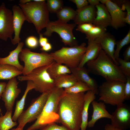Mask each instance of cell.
Returning <instances> with one entry per match:
<instances>
[{
    "mask_svg": "<svg viewBox=\"0 0 130 130\" xmlns=\"http://www.w3.org/2000/svg\"><path fill=\"white\" fill-rule=\"evenodd\" d=\"M84 92H64L59 103L58 122L69 130H80L84 106Z\"/></svg>",
    "mask_w": 130,
    "mask_h": 130,
    "instance_id": "1",
    "label": "cell"
},
{
    "mask_svg": "<svg viewBox=\"0 0 130 130\" xmlns=\"http://www.w3.org/2000/svg\"><path fill=\"white\" fill-rule=\"evenodd\" d=\"M88 71L104 77L107 81H118L125 83L126 77L118 65H116L102 49L95 59L86 63Z\"/></svg>",
    "mask_w": 130,
    "mask_h": 130,
    "instance_id": "2",
    "label": "cell"
},
{
    "mask_svg": "<svg viewBox=\"0 0 130 130\" xmlns=\"http://www.w3.org/2000/svg\"><path fill=\"white\" fill-rule=\"evenodd\" d=\"M64 92L63 89L56 87L51 90L41 113L35 122L26 130L41 129L50 123L57 122L59 103Z\"/></svg>",
    "mask_w": 130,
    "mask_h": 130,
    "instance_id": "3",
    "label": "cell"
},
{
    "mask_svg": "<svg viewBox=\"0 0 130 130\" xmlns=\"http://www.w3.org/2000/svg\"><path fill=\"white\" fill-rule=\"evenodd\" d=\"M32 1L25 4L19 3V5L25 16L26 21L34 25L39 34L50 21L49 12L45 0Z\"/></svg>",
    "mask_w": 130,
    "mask_h": 130,
    "instance_id": "4",
    "label": "cell"
},
{
    "mask_svg": "<svg viewBox=\"0 0 130 130\" xmlns=\"http://www.w3.org/2000/svg\"><path fill=\"white\" fill-rule=\"evenodd\" d=\"M125 83L118 81H107L98 86V101L113 106L119 105L125 100Z\"/></svg>",
    "mask_w": 130,
    "mask_h": 130,
    "instance_id": "5",
    "label": "cell"
},
{
    "mask_svg": "<svg viewBox=\"0 0 130 130\" xmlns=\"http://www.w3.org/2000/svg\"><path fill=\"white\" fill-rule=\"evenodd\" d=\"M86 44L83 43L80 45L72 47H63L50 53L54 60L64 64L69 68L78 67L85 53Z\"/></svg>",
    "mask_w": 130,
    "mask_h": 130,
    "instance_id": "6",
    "label": "cell"
},
{
    "mask_svg": "<svg viewBox=\"0 0 130 130\" xmlns=\"http://www.w3.org/2000/svg\"><path fill=\"white\" fill-rule=\"evenodd\" d=\"M50 65L36 68L26 75L18 76L17 78L21 81H32L34 89L42 93L49 92L55 87L54 80L47 71Z\"/></svg>",
    "mask_w": 130,
    "mask_h": 130,
    "instance_id": "7",
    "label": "cell"
},
{
    "mask_svg": "<svg viewBox=\"0 0 130 130\" xmlns=\"http://www.w3.org/2000/svg\"><path fill=\"white\" fill-rule=\"evenodd\" d=\"M19 58L24 63L22 71L23 75H27L36 68L50 65L54 61L50 53L33 52L27 48L22 49Z\"/></svg>",
    "mask_w": 130,
    "mask_h": 130,
    "instance_id": "8",
    "label": "cell"
},
{
    "mask_svg": "<svg viewBox=\"0 0 130 130\" xmlns=\"http://www.w3.org/2000/svg\"><path fill=\"white\" fill-rule=\"evenodd\" d=\"M76 26L74 23L69 24L58 20L55 21H50L43 34L49 37L53 32H56L59 35L65 45L73 47L78 45L73 33V30Z\"/></svg>",
    "mask_w": 130,
    "mask_h": 130,
    "instance_id": "9",
    "label": "cell"
},
{
    "mask_svg": "<svg viewBox=\"0 0 130 130\" xmlns=\"http://www.w3.org/2000/svg\"><path fill=\"white\" fill-rule=\"evenodd\" d=\"M50 91L42 93L32 100L27 109L23 111L18 118L17 127L23 128L27 123L32 122L38 118L43 110Z\"/></svg>",
    "mask_w": 130,
    "mask_h": 130,
    "instance_id": "10",
    "label": "cell"
},
{
    "mask_svg": "<svg viewBox=\"0 0 130 130\" xmlns=\"http://www.w3.org/2000/svg\"><path fill=\"white\" fill-rule=\"evenodd\" d=\"M14 33L13 13L3 3L0 6V39L5 41L9 38L11 40Z\"/></svg>",
    "mask_w": 130,
    "mask_h": 130,
    "instance_id": "11",
    "label": "cell"
},
{
    "mask_svg": "<svg viewBox=\"0 0 130 130\" xmlns=\"http://www.w3.org/2000/svg\"><path fill=\"white\" fill-rule=\"evenodd\" d=\"M111 115V124L121 130H126L130 127V111L128 107L123 103L117 106Z\"/></svg>",
    "mask_w": 130,
    "mask_h": 130,
    "instance_id": "12",
    "label": "cell"
},
{
    "mask_svg": "<svg viewBox=\"0 0 130 130\" xmlns=\"http://www.w3.org/2000/svg\"><path fill=\"white\" fill-rule=\"evenodd\" d=\"M19 83L14 77L9 79L6 84L1 98L7 111H12L15 100L21 92V89L18 87Z\"/></svg>",
    "mask_w": 130,
    "mask_h": 130,
    "instance_id": "13",
    "label": "cell"
},
{
    "mask_svg": "<svg viewBox=\"0 0 130 130\" xmlns=\"http://www.w3.org/2000/svg\"><path fill=\"white\" fill-rule=\"evenodd\" d=\"M111 18V26L115 29L123 27L126 23L124 21L126 16V12H124L111 0H107L105 4Z\"/></svg>",
    "mask_w": 130,
    "mask_h": 130,
    "instance_id": "14",
    "label": "cell"
},
{
    "mask_svg": "<svg viewBox=\"0 0 130 130\" xmlns=\"http://www.w3.org/2000/svg\"><path fill=\"white\" fill-rule=\"evenodd\" d=\"M12 10L14 35V38L11 40L12 43L15 45L20 42V34L22 25L26 20V19L19 6L14 5L12 7Z\"/></svg>",
    "mask_w": 130,
    "mask_h": 130,
    "instance_id": "15",
    "label": "cell"
},
{
    "mask_svg": "<svg viewBox=\"0 0 130 130\" xmlns=\"http://www.w3.org/2000/svg\"><path fill=\"white\" fill-rule=\"evenodd\" d=\"M95 40L100 45L102 49L110 58L114 63L118 65L114 56L115 47L116 42L115 36L110 33L106 32Z\"/></svg>",
    "mask_w": 130,
    "mask_h": 130,
    "instance_id": "16",
    "label": "cell"
},
{
    "mask_svg": "<svg viewBox=\"0 0 130 130\" xmlns=\"http://www.w3.org/2000/svg\"><path fill=\"white\" fill-rule=\"evenodd\" d=\"M71 73L74 75L78 80L87 84L95 95L98 94V86L96 80L89 75L88 70L84 67H78L70 68Z\"/></svg>",
    "mask_w": 130,
    "mask_h": 130,
    "instance_id": "17",
    "label": "cell"
},
{
    "mask_svg": "<svg viewBox=\"0 0 130 130\" xmlns=\"http://www.w3.org/2000/svg\"><path fill=\"white\" fill-rule=\"evenodd\" d=\"M91 104L93 109V112L91 120L88 122L87 127H93L96 122L100 118H106L111 119V114L107 110L105 103L102 102H98L94 100Z\"/></svg>",
    "mask_w": 130,
    "mask_h": 130,
    "instance_id": "18",
    "label": "cell"
},
{
    "mask_svg": "<svg viewBox=\"0 0 130 130\" xmlns=\"http://www.w3.org/2000/svg\"><path fill=\"white\" fill-rule=\"evenodd\" d=\"M76 11L77 13L74 20V23L76 25L84 23H92L96 15L95 6L89 4Z\"/></svg>",
    "mask_w": 130,
    "mask_h": 130,
    "instance_id": "19",
    "label": "cell"
},
{
    "mask_svg": "<svg viewBox=\"0 0 130 130\" xmlns=\"http://www.w3.org/2000/svg\"><path fill=\"white\" fill-rule=\"evenodd\" d=\"M96 15L92 24L95 26L104 28L111 26L110 14L105 5L100 3L95 6Z\"/></svg>",
    "mask_w": 130,
    "mask_h": 130,
    "instance_id": "20",
    "label": "cell"
},
{
    "mask_svg": "<svg viewBox=\"0 0 130 130\" xmlns=\"http://www.w3.org/2000/svg\"><path fill=\"white\" fill-rule=\"evenodd\" d=\"M102 49L99 44L96 40L88 41L86 50L78 67H84L88 61L96 59Z\"/></svg>",
    "mask_w": 130,
    "mask_h": 130,
    "instance_id": "21",
    "label": "cell"
},
{
    "mask_svg": "<svg viewBox=\"0 0 130 130\" xmlns=\"http://www.w3.org/2000/svg\"><path fill=\"white\" fill-rule=\"evenodd\" d=\"M24 43L20 42L16 48L9 52V55L4 58H0V64H6L14 66L22 71L24 66L21 65L18 60L19 56L22 51Z\"/></svg>",
    "mask_w": 130,
    "mask_h": 130,
    "instance_id": "22",
    "label": "cell"
},
{
    "mask_svg": "<svg viewBox=\"0 0 130 130\" xmlns=\"http://www.w3.org/2000/svg\"><path fill=\"white\" fill-rule=\"evenodd\" d=\"M96 98V95L91 90L87 91L84 95V102L82 114L80 130H86L88 123V111L90 105Z\"/></svg>",
    "mask_w": 130,
    "mask_h": 130,
    "instance_id": "23",
    "label": "cell"
},
{
    "mask_svg": "<svg viewBox=\"0 0 130 130\" xmlns=\"http://www.w3.org/2000/svg\"><path fill=\"white\" fill-rule=\"evenodd\" d=\"M34 85L32 81L31 80L27 81V87L23 95L21 98L17 101L16 103L15 111L12 117L13 121H16L23 111L27 94L30 91L34 89Z\"/></svg>",
    "mask_w": 130,
    "mask_h": 130,
    "instance_id": "24",
    "label": "cell"
},
{
    "mask_svg": "<svg viewBox=\"0 0 130 130\" xmlns=\"http://www.w3.org/2000/svg\"><path fill=\"white\" fill-rule=\"evenodd\" d=\"M47 71L51 77L54 80L62 75L71 73L69 68L54 61L50 65Z\"/></svg>",
    "mask_w": 130,
    "mask_h": 130,
    "instance_id": "25",
    "label": "cell"
},
{
    "mask_svg": "<svg viewBox=\"0 0 130 130\" xmlns=\"http://www.w3.org/2000/svg\"><path fill=\"white\" fill-rule=\"evenodd\" d=\"M78 81L76 77L72 73L62 75L54 80L55 87L63 89L72 86Z\"/></svg>",
    "mask_w": 130,
    "mask_h": 130,
    "instance_id": "26",
    "label": "cell"
},
{
    "mask_svg": "<svg viewBox=\"0 0 130 130\" xmlns=\"http://www.w3.org/2000/svg\"><path fill=\"white\" fill-rule=\"evenodd\" d=\"M22 74V71L14 66L0 64V79L9 80Z\"/></svg>",
    "mask_w": 130,
    "mask_h": 130,
    "instance_id": "27",
    "label": "cell"
},
{
    "mask_svg": "<svg viewBox=\"0 0 130 130\" xmlns=\"http://www.w3.org/2000/svg\"><path fill=\"white\" fill-rule=\"evenodd\" d=\"M77 13L76 11L68 6H63L56 13L58 20L66 23L71 20H74Z\"/></svg>",
    "mask_w": 130,
    "mask_h": 130,
    "instance_id": "28",
    "label": "cell"
},
{
    "mask_svg": "<svg viewBox=\"0 0 130 130\" xmlns=\"http://www.w3.org/2000/svg\"><path fill=\"white\" fill-rule=\"evenodd\" d=\"M12 112L7 111L4 115L0 116V130H9L17 125L16 121L12 119Z\"/></svg>",
    "mask_w": 130,
    "mask_h": 130,
    "instance_id": "29",
    "label": "cell"
},
{
    "mask_svg": "<svg viewBox=\"0 0 130 130\" xmlns=\"http://www.w3.org/2000/svg\"><path fill=\"white\" fill-rule=\"evenodd\" d=\"M64 90L66 93H76L84 92L91 90V89L86 83L79 80L73 86L69 88H65Z\"/></svg>",
    "mask_w": 130,
    "mask_h": 130,
    "instance_id": "30",
    "label": "cell"
},
{
    "mask_svg": "<svg viewBox=\"0 0 130 130\" xmlns=\"http://www.w3.org/2000/svg\"><path fill=\"white\" fill-rule=\"evenodd\" d=\"M106 28L95 26L86 34V38L88 41L95 40L106 32Z\"/></svg>",
    "mask_w": 130,
    "mask_h": 130,
    "instance_id": "31",
    "label": "cell"
},
{
    "mask_svg": "<svg viewBox=\"0 0 130 130\" xmlns=\"http://www.w3.org/2000/svg\"><path fill=\"white\" fill-rule=\"evenodd\" d=\"M130 42V29L125 36L122 39L116 41V48L115 51L114 57L116 59L119 58V53L122 48L128 44Z\"/></svg>",
    "mask_w": 130,
    "mask_h": 130,
    "instance_id": "32",
    "label": "cell"
},
{
    "mask_svg": "<svg viewBox=\"0 0 130 130\" xmlns=\"http://www.w3.org/2000/svg\"><path fill=\"white\" fill-rule=\"evenodd\" d=\"M49 12L56 13L63 7V1L61 0H48L46 3Z\"/></svg>",
    "mask_w": 130,
    "mask_h": 130,
    "instance_id": "33",
    "label": "cell"
},
{
    "mask_svg": "<svg viewBox=\"0 0 130 130\" xmlns=\"http://www.w3.org/2000/svg\"><path fill=\"white\" fill-rule=\"evenodd\" d=\"M118 6L121 9L124 11L126 10L127 14L124 21L126 23L130 25V3L127 0H120Z\"/></svg>",
    "mask_w": 130,
    "mask_h": 130,
    "instance_id": "34",
    "label": "cell"
},
{
    "mask_svg": "<svg viewBox=\"0 0 130 130\" xmlns=\"http://www.w3.org/2000/svg\"><path fill=\"white\" fill-rule=\"evenodd\" d=\"M116 60L123 74L126 77H130V62L119 58Z\"/></svg>",
    "mask_w": 130,
    "mask_h": 130,
    "instance_id": "35",
    "label": "cell"
},
{
    "mask_svg": "<svg viewBox=\"0 0 130 130\" xmlns=\"http://www.w3.org/2000/svg\"><path fill=\"white\" fill-rule=\"evenodd\" d=\"M25 43L27 47L32 49L37 48L39 44V40L36 37L30 36L26 39Z\"/></svg>",
    "mask_w": 130,
    "mask_h": 130,
    "instance_id": "36",
    "label": "cell"
},
{
    "mask_svg": "<svg viewBox=\"0 0 130 130\" xmlns=\"http://www.w3.org/2000/svg\"><path fill=\"white\" fill-rule=\"evenodd\" d=\"M95 26L91 23H84L78 25L76 30L85 34L87 33Z\"/></svg>",
    "mask_w": 130,
    "mask_h": 130,
    "instance_id": "37",
    "label": "cell"
},
{
    "mask_svg": "<svg viewBox=\"0 0 130 130\" xmlns=\"http://www.w3.org/2000/svg\"><path fill=\"white\" fill-rule=\"evenodd\" d=\"M40 130H69L64 126L59 125L55 122L50 123Z\"/></svg>",
    "mask_w": 130,
    "mask_h": 130,
    "instance_id": "38",
    "label": "cell"
},
{
    "mask_svg": "<svg viewBox=\"0 0 130 130\" xmlns=\"http://www.w3.org/2000/svg\"><path fill=\"white\" fill-rule=\"evenodd\" d=\"M126 81L125 83L124 92L125 100L130 98V77H126Z\"/></svg>",
    "mask_w": 130,
    "mask_h": 130,
    "instance_id": "39",
    "label": "cell"
},
{
    "mask_svg": "<svg viewBox=\"0 0 130 130\" xmlns=\"http://www.w3.org/2000/svg\"><path fill=\"white\" fill-rule=\"evenodd\" d=\"M70 1L75 4L78 11L89 4L88 0H71Z\"/></svg>",
    "mask_w": 130,
    "mask_h": 130,
    "instance_id": "40",
    "label": "cell"
},
{
    "mask_svg": "<svg viewBox=\"0 0 130 130\" xmlns=\"http://www.w3.org/2000/svg\"><path fill=\"white\" fill-rule=\"evenodd\" d=\"M48 39L44 37L43 34L41 33L39 34V44L42 47L45 45L48 42Z\"/></svg>",
    "mask_w": 130,
    "mask_h": 130,
    "instance_id": "41",
    "label": "cell"
},
{
    "mask_svg": "<svg viewBox=\"0 0 130 130\" xmlns=\"http://www.w3.org/2000/svg\"><path fill=\"white\" fill-rule=\"evenodd\" d=\"M124 60L129 61L130 60V46L129 45L125 50L123 54Z\"/></svg>",
    "mask_w": 130,
    "mask_h": 130,
    "instance_id": "42",
    "label": "cell"
},
{
    "mask_svg": "<svg viewBox=\"0 0 130 130\" xmlns=\"http://www.w3.org/2000/svg\"><path fill=\"white\" fill-rule=\"evenodd\" d=\"M52 49V46L51 44L48 42L45 45L42 47L40 50L45 52H48L50 51Z\"/></svg>",
    "mask_w": 130,
    "mask_h": 130,
    "instance_id": "43",
    "label": "cell"
},
{
    "mask_svg": "<svg viewBox=\"0 0 130 130\" xmlns=\"http://www.w3.org/2000/svg\"><path fill=\"white\" fill-rule=\"evenodd\" d=\"M104 130H121L114 127L111 124H107L105 125Z\"/></svg>",
    "mask_w": 130,
    "mask_h": 130,
    "instance_id": "44",
    "label": "cell"
},
{
    "mask_svg": "<svg viewBox=\"0 0 130 130\" xmlns=\"http://www.w3.org/2000/svg\"><path fill=\"white\" fill-rule=\"evenodd\" d=\"M6 83L5 82H0V99L6 87Z\"/></svg>",
    "mask_w": 130,
    "mask_h": 130,
    "instance_id": "45",
    "label": "cell"
},
{
    "mask_svg": "<svg viewBox=\"0 0 130 130\" xmlns=\"http://www.w3.org/2000/svg\"><path fill=\"white\" fill-rule=\"evenodd\" d=\"M89 5L96 6L100 3L99 0H88Z\"/></svg>",
    "mask_w": 130,
    "mask_h": 130,
    "instance_id": "46",
    "label": "cell"
},
{
    "mask_svg": "<svg viewBox=\"0 0 130 130\" xmlns=\"http://www.w3.org/2000/svg\"><path fill=\"white\" fill-rule=\"evenodd\" d=\"M31 0H20L19 1L20 4H24L31 1Z\"/></svg>",
    "mask_w": 130,
    "mask_h": 130,
    "instance_id": "47",
    "label": "cell"
},
{
    "mask_svg": "<svg viewBox=\"0 0 130 130\" xmlns=\"http://www.w3.org/2000/svg\"><path fill=\"white\" fill-rule=\"evenodd\" d=\"M100 3L102 4L105 5L107 0H99Z\"/></svg>",
    "mask_w": 130,
    "mask_h": 130,
    "instance_id": "48",
    "label": "cell"
},
{
    "mask_svg": "<svg viewBox=\"0 0 130 130\" xmlns=\"http://www.w3.org/2000/svg\"><path fill=\"white\" fill-rule=\"evenodd\" d=\"M23 128L17 127L16 128L12 129L11 130H23Z\"/></svg>",
    "mask_w": 130,
    "mask_h": 130,
    "instance_id": "49",
    "label": "cell"
},
{
    "mask_svg": "<svg viewBox=\"0 0 130 130\" xmlns=\"http://www.w3.org/2000/svg\"><path fill=\"white\" fill-rule=\"evenodd\" d=\"M1 112H2L1 109V108H0V113L1 115H2Z\"/></svg>",
    "mask_w": 130,
    "mask_h": 130,
    "instance_id": "50",
    "label": "cell"
}]
</instances>
